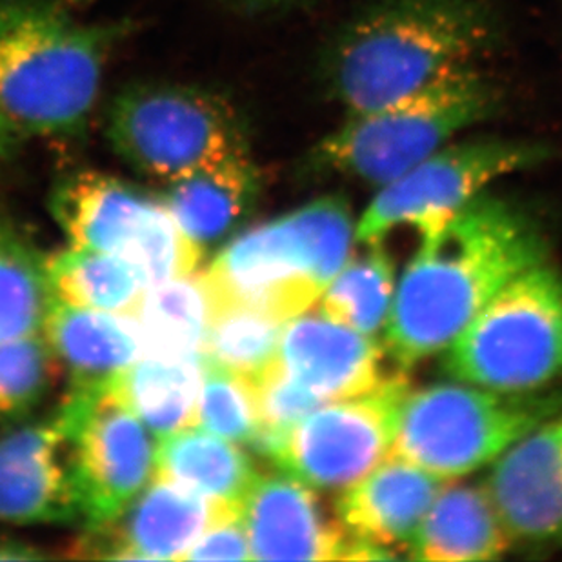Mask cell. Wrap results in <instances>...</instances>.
Returning a JSON list of instances; mask_svg holds the SVG:
<instances>
[{"mask_svg":"<svg viewBox=\"0 0 562 562\" xmlns=\"http://www.w3.org/2000/svg\"><path fill=\"white\" fill-rule=\"evenodd\" d=\"M547 260V240L530 217L495 196H473L420 235L384 324L393 361L414 367L446 350L508 282Z\"/></svg>","mask_w":562,"mask_h":562,"instance_id":"1","label":"cell"},{"mask_svg":"<svg viewBox=\"0 0 562 562\" xmlns=\"http://www.w3.org/2000/svg\"><path fill=\"white\" fill-rule=\"evenodd\" d=\"M494 38L477 0H386L335 44L329 85L346 115L368 112L475 66Z\"/></svg>","mask_w":562,"mask_h":562,"instance_id":"2","label":"cell"},{"mask_svg":"<svg viewBox=\"0 0 562 562\" xmlns=\"http://www.w3.org/2000/svg\"><path fill=\"white\" fill-rule=\"evenodd\" d=\"M115 37L52 0H0V110L22 137L86 132Z\"/></svg>","mask_w":562,"mask_h":562,"instance_id":"3","label":"cell"},{"mask_svg":"<svg viewBox=\"0 0 562 562\" xmlns=\"http://www.w3.org/2000/svg\"><path fill=\"white\" fill-rule=\"evenodd\" d=\"M353 223L342 196H321L248 229L206 273L212 310L248 306L286 323L317 303L346 265Z\"/></svg>","mask_w":562,"mask_h":562,"instance_id":"4","label":"cell"},{"mask_svg":"<svg viewBox=\"0 0 562 562\" xmlns=\"http://www.w3.org/2000/svg\"><path fill=\"white\" fill-rule=\"evenodd\" d=\"M497 106L495 86L475 66L459 69L414 95L346 115L315 146L310 165L318 173L386 187Z\"/></svg>","mask_w":562,"mask_h":562,"instance_id":"5","label":"cell"},{"mask_svg":"<svg viewBox=\"0 0 562 562\" xmlns=\"http://www.w3.org/2000/svg\"><path fill=\"white\" fill-rule=\"evenodd\" d=\"M451 379L497 392L562 381V271L542 262L506 286L448 348Z\"/></svg>","mask_w":562,"mask_h":562,"instance_id":"6","label":"cell"},{"mask_svg":"<svg viewBox=\"0 0 562 562\" xmlns=\"http://www.w3.org/2000/svg\"><path fill=\"white\" fill-rule=\"evenodd\" d=\"M561 406L555 395L436 384L406 393L392 453L442 481L461 477L499 459Z\"/></svg>","mask_w":562,"mask_h":562,"instance_id":"7","label":"cell"},{"mask_svg":"<svg viewBox=\"0 0 562 562\" xmlns=\"http://www.w3.org/2000/svg\"><path fill=\"white\" fill-rule=\"evenodd\" d=\"M106 137L133 170L166 184L248 149L234 110L190 86L121 91L108 108Z\"/></svg>","mask_w":562,"mask_h":562,"instance_id":"8","label":"cell"},{"mask_svg":"<svg viewBox=\"0 0 562 562\" xmlns=\"http://www.w3.org/2000/svg\"><path fill=\"white\" fill-rule=\"evenodd\" d=\"M52 213L71 245L117 255L146 286L195 273L202 248L182 232L162 199L101 171L64 177Z\"/></svg>","mask_w":562,"mask_h":562,"instance_id":"9","label":"cell"},{"mask_svg":"<svg viewBox=\"0 0 562 562\" xmlns=\"http://www.w3.org/2000/svg\"><path fill=\"white\" fill-rule=\"evenodd\" d=\"M68 446L80 520L110 525L154 477V434L124 406L108 382H74L55 412Z\"/></svg>","mask_w":562,"mask_h":562,"instance_id":"10","label":"cell"},{"mask_svg":"<svg viewBox=\"0 0 562 562\" xmlns=\"http://www.w3.org/2000/svg\"><path fill=\"white\" fill-rule=\"evenodd\" d=\"M548 155L542 144L503 138L445 146L379 190L357 224L356 239L382 243L403 224L419 237L431 234L490 182L541 165Z\"/></svg>","mask_w":562,"mask_h":562,"instance_id":"11","label":"cell"},{"mask_svg":"<svg viewBox=\"0 0 562 562\" xmlns=\"http://www.w3.org/2000/svg\"><path fill=\"white\" fill-rule=\"evenodd\" d=\"M408 381L386 375L372 392L321 404L273 451L282 473L315 490L348 488L392 453Z\"/></svg>","mask_w":562,"mask_h":562,"instance_id":"12","label":"cell"},{"mask_svg":"<svg viewBox=\"0 0 562 562\" xmlns=\"http://www.w3.org/2000/svg\"><path fill=\"white\" fill-rule=\"evenodd\" d=\"M240 508L206 499L179 484L151 479L146 488L110 525L93 528L80 555L138 561H182L191 544Z\"/></svg>","mask_w":562,"mask_h":562,"instance_id":"13","label":"cell"},{"mask_svg":"<svg viewBox=\"0 0 562 562\" xmlns=\"http://www.w3.org/2000/svg\"><path fill=\"white\" fill-rule=\"evenodd\" d=\"M509 539L562 544V417L547 420L504 451L486 483Z\"/></svg>","mask_w":562,"mask_h":562,"instance_id":"14","label":"cell"},{"mask_svg":"<svg viewBox=\"0 0 562 562\" xmlns=\"http://www.w3.org/2000/svg\"><path fill=\"white\" fill-rule=\"evenodd\" d=\"M240 520L254 561H346L351 536L323 514L310 486L297 479L259 475Z\"/></svg>","mask_w":562,"mask_h":562,"instance_id":"15","label":"cell"},{"mask_svg":"<svg viewBox=\"0 0 562 562\" xmlns=\"http://www.w3.org/2000/svg\"><path fill=\"white\" fill-rule=\"evenodd\" d=\"M0 520L13 525L80 520L57 415L0 437Z\"/></svg>","mask_w":562,"mask_h":562,"instance_id":"16","label":"cell"},{"mask_svg":"<svg viewBox=\"0 0 562 562\" xmlns=\"http://www.w3.org/2000/svg\"><path fill=\"white\" fill-rule=\"evenodd\" d=\"M277 359L323 403L372 392L386 379L375 340L323 312H304L284 323Z\"/></svg>","mask_w":562,"mask_h":562,"instance_id":"17","label":"cell"},{"mask_svg":"<svg viewBox=\"0 0 562 562\" xmlns=\"http://www.w3.org/2000/svg\"><path fill=\"white\" fill-rule=\"evenodd\" d=\"M442 483L434 473L390 453L345 488L335 504L337 519L353 537L381 547L408 548Z\"/></svg>","mask_w":562,"mask_h":562,"instance_id":"18","label":"cell"},{"mask_svg":"<svg viewBox=\"0 0 562 562\" xmlns=\"http://www.w3.org/2000/svg\"><path fill=\"white\" fill-rule=\"evenodd\" d=\"M259 190V168L245 149L168 182L162 201L182 232L204 248L251 212Z\"/></svg>","mask_w":562,"mask_h":562,"instance_id":"19","label":"cell"},{"mask_svg":"<svg viewBox=\"0 0 562 562\" xmlns=\"http://www.w3.org/2000/svg\"><path fill=\"white\" fill-rule=\"evenodd\" d=\"M509 542L488 488L462 484L440 490L408 550L415 561H494Z\"/></svg>","mask_w":562,"mask_h":562,"instance_id":"20","label":"cell"},{"mask_svg":"<svg viewBox=\"0 0 562 562\" xmlns=\"http://www.w3.org/2000/svg\"><path fill=\"white\" fill-rule=\"evenodd\" d=\"M43 331L75 382L108 381L143 357L135 321L123 313L77 308L54 299Z\"/></svg>","mask_w":562,"mask_h":562,"instance_id":"21","label":"cell"},{"mask_svg":"<svg viewBox=\"0 0 562 562\" xmlns=\"http://www.w3.org/2000/svg\"><path fill=\"white\" fill-rule=\"evenodd\" d=\"M257 477L254 462L239 446L199 426L159 437L155 448L151 479L170 481L217 503L243 509Z\"/></svg>","mask_w":562,"mask_h":562,"instance_id":"22","label":"cell"},{"mask_svg":"<svg viewBox=\"0 0 562 562\" xmlns=\"http://www.w3.org/2000/svg\"><path fill=\"white\" fill-rule=\"evenodd\" d=\"M204 373V353L184 357H138L108 379L115 397L154 436L193 426Z\"/></svg>","mask_w":562,"mask_h":562,"instance_id":"23","label":"cell"},{"mask_svg":"<svg viewBox=\"0 0 562 562\" xmlns=\"http://www.w3.org/2000/svg\"><path fill=\"white\" fill-rule=\"evenodd\" d=\"M130 317L137 326L143 356L202 353L212 317L204 277L195 271L146 288Z\"/></svg>","mask_w":562,"mask_h":562,"instance_id":"24","label":"cell"},{"mask_svg":"<svg viewBox=\"0 0 562 562\" xmlns=\"http://www.w3.org/2000/svg\"><path fill=\"white\" fill-rule=\"evenodd\" d=\"M46 276L55 301L123 315H132L148 288L127 260L79 246L48 257Z\"/></svg>","mask_w":562,"mask_h":562,"instance_id":"25","label":"cell"},{"mask_svg":"<svg viewBox=\"0 0 562 562\" xmlns=\"http://www.w3.org/2000/svg\"><path fill=\"white\" fill-rule=\"evenodd\" d=\"M52 301L46 259L19 232L0 224V342L43 331Z\"/></svg>","mask_w":562,"mask_h":562,"instance_id":"26","label":"cell"},{"mask_svg":"<svg viewBox=\"0 0 562 562\" xmlns=\"http://www.w3.org/2000/svg\"><path fill=\"white\" fill-rule=\"evenodd\" d=\"M368 246L367 254L342 266L329 282L318 299V312L373 337L386 324L395 295V268L382 243Z\"/></svg>","mask_w":562,"mask_h":562,"instance_id":"27","label":"cell"},{"mask_svg":"<svg viewBox=\"0 0 562 562\" xmlns=\"http://www.w3.org/2000/svg\"><path fill=\"white\" fill-rule=\"evenodd\" d=\"M284 323L248 306L212 310L202 353L207 361L251 376L276 359Z\"/></svg>","mask_w":562,"mask_h":562,"instance_id":"28","label":"cell"},{"mask_svg":"<svg viewBox=\"0 0 562 562\" xmlns=\"http://www.w3.org/2000/svg\"><path fill=\"white\" fill-rule=\"evenodd\" d=\"M193 426L235 445H251L259 431V414L250 376L218 367L204 357Z\"/></svg>","mask_w":562,"mask_h":562,"instance_id":"29","label":"cell"},{"mask_svg":"<svg viewBox=\"0 0 562 562\" xmlns=\"http://www.w3.org/2000/svg\"><path fill=\"white\" fill-rule=\"evenodd\" d=\"M57 362L44 335L0 342V423L38 408L52 390Z\"/></svg>","mask_w":562,"mask_h":562,"instance_id":"30","label":"cell"},{"mask_svg":"<svg viewBox=\"0 0 562 562\" xmlns=\"http://www.w3.org/2000/svg\"><path fill=\"white\" fill-rule=\"evenodd\" d=\"M250 379L259 414V431L251 445L270 459L288 431L323 401L288 375L277 357Z\"/></svg>","mask_w":562,"mask_h":562,"instance_id":"31","label":"cell"},{"mask_svg":"<svg viewBox=\"0 0 562 562\" xmlns=\"http://www.w3.org/2000/svg\"><path fill=\"white\" fill-rule=\"evenodd\" d=\"M182 561H254L240 517L210 526L191 544Z\"/></svg>","mask_w":562,"mask_h":562,"instance_id":"32","label":"cell"},{"mask_svg":"<svg viewBox=\"0 0 562 562\" xmlns=\"http://www.w3.org/2000/svg\"><path fill=\"white\" fill-rule=\"evenodd\" d=\"M41 550L27 544V542L16 541V539H0V561H37L44 559Z\"/></svg>","mask_w":562,"mask_h":562,"instance_id":"33","label":"cell"},{"mask_svg":"<svg viewBox=\"0 0 562 562\" xmlns=\"http://www.w3.org/2000/svg\"><path fill=\"white\" fill-rule=\"evenodd\" d=\"M21 138L22 133L10 123V119L5 117L0 110V165L15 154Z\"/></svg>","mask_w":562,"mask_h":562,"instance_id":"34","label":"cell"},{"mask_svg":"<svg viewBox=\"0 0 562 562\" xmlns=\"http://www.w3.org/2000/svg\"><path fill=\"white\" fill-rule=\"evenodd\" d=\"M90 2H93V0H66V4L68 5H85L90 4Z\"/></svg>","mask_w":562,"mask_h":562,"instance_id":"35","label":"cell"}]
</instances>
